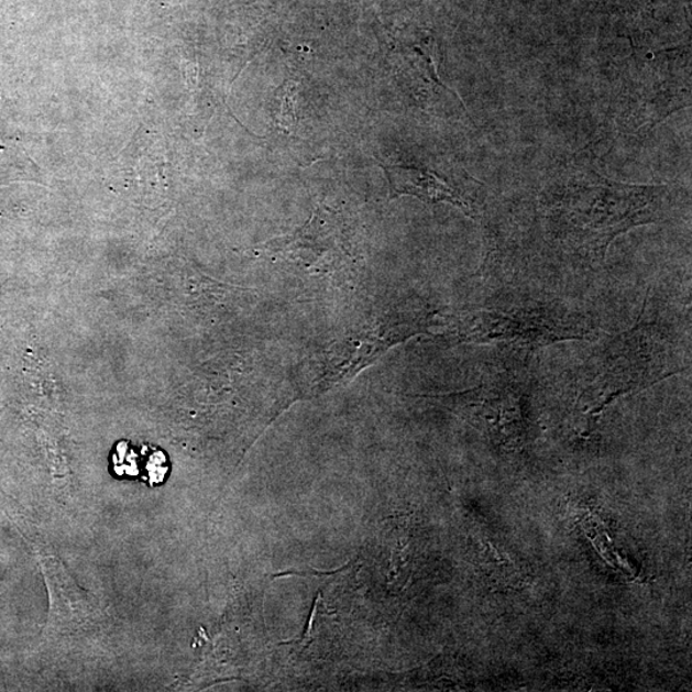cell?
Wrapping results in <instances>:
<instances>
[{"instance_id": "cell-1", "label": "cell", "mask_w": 692, "mask_h": 692, "mask_svg": "<svg viewBox=\"0 0 692 692\" xmlns=\"http://www.w3.org/2000/svg\"><path fill=\"white\" fill-rule=\"evenodd\" d=\"M675 189L614 183L596 174L573 175L543 193L541 212L551 239L589 264L603 263L612 241L673 212Z\"/></svg>"}, {"instance_id": "cell-2", "label": "cell", "mask_w": 692, "mask_h": 692, "mask_svg": "<svg viewBox=\"0 0 692 692\" xmlns=\"http://www.w3.org/2000/svg\"><path fill=\"white\" fill-rule=\"evenodd\" d=\"M678 345L663 326L644 307L631 329L622 331L594 350L583 364L576 408L583 430L590 431L614 400L685 371Z\"/></svg>"}, {"instance_id": "cell-3", "label": "cell", "mask_w": 692, "mask_h": 692, "mask_svg": "<svg viewBox=\"0 0 692 692\" xmlns=\"http://www.w3.org/2000/svg\"><path fill=\"white\" fill-rule=\"evenodd\" d=\"M597 336V326L586 315L561 301L538 299L497 301L472 310L455 323L453 332L461 343L496 345L523 354Z\"/></svg>"}, {"instance_id": "cell-4", "label": "cell", "mask_w": 692, "mask_h": 692, "mask_svg": "<svg viewBox=\"0 0 692 692\" xmlns=\"http://www.w3.org/2000/svg\"><path fill=\"white\" fill-rule=\"evenodd\" d=\"M515 378L497 375L464 394L473 414L487 425L490 437L503 444H518L526 437L525 394Z\"/></svg>"}, {"instance_id": "cell-5", "label": "cell", "mask_w": 692, "mask_h": 692, "mask_svg": "<svg viewBox=\"0 0 692 692\" xmlns=\"http://www.w3.org/2000/svg\"><path fill=\"white\" fill-rule=\"evenodd\" d=\"M384 168L391 183L392 198L410 196L427 204L447 201L462 208L466 213L473 212L471 201L446 178L430 169L400 166H385Z\"/></svg>"}]
</instances>
